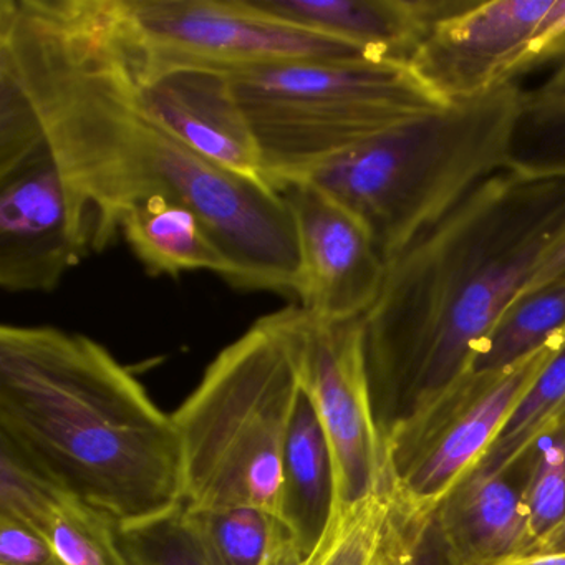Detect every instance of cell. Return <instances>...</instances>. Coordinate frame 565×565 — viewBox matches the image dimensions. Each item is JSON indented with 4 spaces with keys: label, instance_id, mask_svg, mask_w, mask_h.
<instances>
[{
    "label": "cell",
    "instance_id": "6da1fadb",
    "mask_svg": "<svg viewBox=\"0 0 565 565\" xmlns=\"http://www.w3.org/2000/svg\"><path fill=\"white\" fill-rule=\"evenodd\" d=\"M0 72L38 115L90 250L150 198L190 207L231 287L300 292L296 224L279 191L200 157L138 104L118 0H0Z\"/></svg>",
    "mask_w": 565,
    "mask_h": 565
},
{
    "label": "cell",
    "instance_id": "7a4b0ae2",
    "mask_svg": "<svg viewBox=\"0 0 565 565\" xmlns=\"http://www.w3.org/2000/svg\"><path fill=\"white\" fill-rule=\"evenodd\" d=\"M565 234V178L502 171L386 260L362 317L376 416L423 405L471 373L502 313ZM379 419V418H376Z\"/></svg>",
    "mask_w": 565,
    "mask_h": 565
},
{
    "label": "cell",
    "instance_id": "3957f363",
    "mask_svg": "<svg viewBox=\"0 0 565 565\" xmlns=\"http://www.w3.org/2000/svg\"><path fill=\"white\" fill-rule=\"evenodd\" d=\"M0 455L121 527L183 504L173 418L130 370L81 333L0 327Z\"/></svg>",
    "mask_w": 565,
    "mask_h": 565
},
{
    "label": "cell",
    "instance_id": "277c9868",
    "mask_svg": "<svg viewBox=\"0 0 565 565\" xmlns=\"http://www.w3.org/2000/svg\"><path fill=\"white\" fill-rule=\"evenodd\" d=\"M518 84L396 125L306 180L365 226L390 260L508 168Z\"/></svg>",
    "mask_w": 565,
    "mask_h": 565
},
{
    "label": "cell",
    "instance_id": "5b68a950",
    "mask_svg": "<svg viewBox=\"0 0 565 565\" xmlns=\"http://www.w3.org/2000/svg\"><path fill=\"white\" fill-rule=\"evenodd\" d=\"M299 393L286 347L266 320L221 350L171 415L184 508H253L280 519L284 449Z\"/></svg>",
    "mask_w": 565,
    "mask_h": 565
},
{
    "label": "cell",
    "instance_id": "8992f818",
    "mask_svg": "<svg viewBox=\"0 0 565 565\" xmlns=\"http://www.w3.org/2000/svg\"><path fill=\"white\" fill-rule=\"evenodd\" d=\"M227 75L256 140L264 180L276 191L448 105L402 62H289Z\"/></svg>",
    "mask_w": 565,
    "mask_h": 565
},
{
    "label": "cell",
    "instance_id": "52a82bcc",
    "mask_svg": "<svg viewBox=\"0 0 565 565\" xmlns=\"http://www.w3.org/2000/svg\"><path fill=\"white\" fill-rule=\"evenodd\" d=\"M565 339L501 372H471L436 398L383 428L390 491L436 512L448 492L484 458L505 423Z\"/></svg>",
    "mask_w": 565,
    "mask_h": 565
},
{
    "label": "cell",
    "instance_id": "ba28073f",
    "mask_svg": "<svg viewBox=\"0 0 565 565\" xmlns=\"http://www.w3.org/2000/svg\"><path fill=\"white\" fill-rule=\"evenodd\" d=\"M141 74L171 67L236 72L289 62L380 61L365 49L259 14L246 0H120Z\"/></svg>",
    "mask_w": 565,
    "mask_h": 565
},
{
    "label": "cell",
    "instance_id": "9c48e42d",
    "mask_svg": "<svg viewBox=\"0 0 565 565\" xmlns=\"http://www.w3.org/2000/svg\"><path fill=\"white\" fill-rule=\"evenodd\" d=\"M263 319L286 347L300 388L322 423L335 475V508L385 491L388 452L373 406L362 319L330 322L302 307Z\"/></svg>",
    "mask_w": 565,
    "mask_h": 565
},
{
    "label": "cell",
    "instance_id": "30bf717a",
    "mask_svg": "<svg viewBox=\"0 0 565 565\" xmlns=\"http://www.w3.org/2000/svg\"><path fill=\"white\" fill-rule=\"evenodd\" d=\"M552 0L455 2L429 25L409 67L446 104L471 100L535 71L539 29Z\"/></svg>",
    "mask_w": 565,
    "mask_h": 565
},
{
    "label": "cell",
    "instance_id": "8fae6325",
    "mask_svg": "<svg viewBox=\"0 0 565 565\" xmlns=\"http://www.w3.org/2000/svg\"><path fill=\"white\" fill-rule=\"evenodd\" d=\"M88 253L49 147L0 174V287L52 292Z\"/></svg>",
    "mask_w": 565,
    "mask_h": 565
},
{
    "label": "cell",
    "instance_id": "7c38bea8",
    "mask_svg": "<svg viewBox=\"0 0 565 565\" xmlns=\"http://www.w3.org/2000/svg\"><path fill=\"white\" fill-rule=\"evenodd\" d=\"M296 224L302 309L330 322L362 319L379 297L386 260L352 213L309 181L277 188Z\"/></svg>",
    "mask_w": 565,
    "mask_h": 565
},
{
    "label": "cell",
    "instance_id": "4fadbf2b",
    "mask_svg": "<svg viewBox=\"0 0 565 565\" xmlns=\"http://www.w3.org/2000/svg\"><path fill=\"white\" fill-rule=\"evenodd\" d=\"M128 61L138 104L151 120L211 163L267 184L256 140L226 72L171 67L141 74L130 54Z\"/></svg>",
    "mask_w": 565,
    "mask_h": 565
},
{
    "label": "cell",
    "instance_id": "5bb4252c",
    "mask_svg": "<svg viewBox=\"0 0 565 565\" xmlns=\"http://www.w3.org/2000/svg\"><path fill=\"white\" fill-rule=\"evenodd\" d=\"M449 565H501L534 554L537 535L521 494L504 475L476 466L436 509Z\"/></svg>",
    "mask_w": 565,
    "mask_h": 565
},
{
    "label": "cell",
    "instance_id": "9a60e30c",
    "mask_svg": "<svg viewBox=\"0 0 565 565\" xmlns=\"http://www.w3.org/2000/svg\"><path fill=\"white\" fill-rule=\"evenodd\" d=\"M259 14L340 39L380 61L409 64L433 22L452 0H246Z\"/></svg>",
    "mask_w": 565,
    "mask_h": 565
},
{
    "label": "cell",
    "instance_id": "2e32d148",
    "mask_svg": "<svg viewBox=\"0 0 565 565\" xmlns=\"http://www.w3.org/2000/svg\"><path fill=\"white\" fill-rule=\"evenodd\" d=\"M0 514L31 525L65 565H130L117 519L0 455Z\"/></svg>",
    "mask_w": 565,
    "mask_h": 565
},
{
    "label": "cell",
    "instance_id": "e0dca14e",
    "mask_svg": "<svg viewBox=\"0 0 565 565\" xmlns=\"http://www.w3.org/2000/svg\"><path fill=\"white\" fill-rule=\"evenodd\" d=\"M335 508V475L329 441L316 408L300 388L284 449L280 521L307 558L319 544Z\"/></svg>",
    "mask_w": 565,
    "mask_h": 565
},
{
    "label": "cell",
    "instance_id": "ac0fdd59",
    "mask_svg": "<svg viewBox=\"0 0 565 565\" xmlns=\"http://www.w3.org/2000/svg\"><path fill=\"white\" fill-rule=\"evenodd\" d=\"M121 233L150 276H180L207 270L230 280L226 257L200 217L178 201L150 198L121 221Z\"/></svg>",
    "mask_w": 565,
    "mask_h": 565
},
{
    "label": "cell",
    "instance_id": "d6986e66",
    "mask_svg": "<svg viewBox=\"0 0 565 565\" xmlns=\"http://www.w3.org/2000/svg\"><path fill=\"white\" fill-rule=\"evenodd\" d=\"M562 339H565V280L515 299L482 343L471 372H501Z\"/></svg>",
    "mask_w": 565,
    "mask_h": 565
},
{
    "label": "cell",
    "instance_id": "ffe728a7",
    "mask_svg": "<svg viewBox=\"0 0 565 565\" xmlns=\"http://www.w3.org/2000/svg\"><path fill=\"white\" fill-rule=\"evenodd\" d=\"M565 426V342L525 393L479 468L508 475L539 443Z\"/></svg>",
    "mask_w": 565,
    "mask_h": 565
},
{
    "label": "cell",
    "instance_id": "44dd1931",
    "mask_svg": "<svg viewBox=\"0 0 565 565\" xmlns=\"http://www.w3.org/2000/svg\"><path fill=\"white\" fill-rule=\"evenodd\" d=\"M505 171L531 180L565 178V94L524 92Z\"/></svg>",
    "mask_w": 565,
    "mask_h": 565
},
{
    "label": "cell",
    "instance_id": "7402d4cb",
    "mask_svg": "<svg viewBox=\"0 0 565 565\" xmlns=\"http://www.w3.org/2000/svg\"><path fill=\"white\" fill-rule=\"evenodd\" d=\"M184 514L210 565H264L280 524L276 515L253 508H184Z\"/></svg>",
    "mask_w": 565,
    "mask_h": 565
},
{
    "label": "cell",
    "instance_id": "603a6c76",
    "mask_svg": "<svg viewBox=\"0 0 565 565\" xmlns=\"http://www.w3.org/2000/svg\"><path fill=\"white\" fill-rule=\"evenodd\" d=\"M388 489L335 508L306 565H370L388 514Z\"/></svg>",
    "mask_w": 565,
    "mask_h": 565
},
{
    "label": "cell",
    "instance_id": "cb8c5ba5",
    "mask_svg": "<svg viewBox=\"0 0 565 565\" xmlns=\"http://www.w3.org/2000/svg\"><path fill=\"white\" fill-rule=\"evenodd\" d=\"M390 508L370 565H449L436 531V512L423 511L388 491Z\"/></svg>",
    "mask_w": 565,
    "mask_h": 565
},
{
    "label": "cell",
    "instance_id": "d4e9b609",
    "mask_svg": "<svg viewBox=\"0 0 565 565\" xmlns=\"http://www.w3.org/2000/svg\"><path fill=\"white\" fill-rule=\"evenodd\" d=\"M120 541L130 565H210L188 524L183 504L168 514L121 527Z\"/></svg>",
    "mask_w": 565,
    "mask_h": 565
},
{
    "label": "cell",
    "instance_id": "484cf974",
    "mask_svg": "<svg viewBox=\"0 0 565 565\" xmlns=\"http://www.w3.org/2000/svg\"><path fill=\"white\" fill-rule=\"evenodd\" d=\"M521 498L539 541L565 514V426L539 443Z\"/></svg>",
    "mask_w": 565,
    "mask_h": 565
},
{
    "label": "cell",
    "instance_id": "4316f807",
    "mask_svg": "<svg viewBox=\"0 0 565 565\" xmlns=\"http://www.w3.org/2000/svg\"><path fill=\"white\" fill-rule=\"evenodd\" d=\"M45 147L44 131L24 92L0 72V174L14 170Z\"/></svg>",
    "mask_w": 565,
    "mask_h": 565
},
{
    "label": "cell",
    "instance_id": "83f0119b",
    "mask_svg": "<svg viewBox=\"0 0 565 565\" xmlns=\"http://www.w3.org/2000/svg\"><path fill=\"white\" fill-rule=\"evenodd\" d=\"M0 565H65L31 525L0 514Z\"/></svg>",
    "mask_w": 565,
    "mask_h": 565
},
{
    "label": "cell",
    "instance_id": "f1b7e54d",
    "mask_svg": "<svg viewBox=\"0 0 565 565\" xmlns=\"http://www.w3.org/2000/svg\"><path fill=\"white\" fill-rule=\"evenodd\" d=\"M562 280H565V234L562 236V239L552 247L551 253L545 256V259L542 260L537 273L534 274L531 282L527 284V287L522 290L519 297L535 292V290L551 286V284L562 282Z\"/></svg>",
    "mask_w": 565,
    "mask_h": 565
},
{
    "label": "cell",
    "instance_id": "f546056e",
    "mask_svg": "<svg viewBox=\"0 0 565 565\" xmlns=\"http://www.w3.org/2000/svg\"><path fill=\"white\" fill-rule=\"evenodd\" d=\"M307 555L303 554L300 545L297 544L296 537L289 531L286 524L280 521L277 527L276 537L270 545L269 554H267L264 565H306Z\"/></svg>",
    "mask_w": 565,
    "mask_h": 565
},
{
    "label": "cell",
    "instance_id": "4dcf8cb0",
    "mask_svg": "<svg viewBox=\"0 0 565 565\" xmlns=\"http://www.w3.org/2000/svg\"><path fill=\"white\" fill-rule=\"evenodd\" d=\"M565 552V514L537 541L534 554H557ZM532 554V555H534Z\"/></svg>",
    "mask_w": 565,
    "mask_h": 565
},
{
    "label": "cell",
    "instance_id": "1f68e13d",
    "mask_svg": "<svg viewBox=\"0 0 565 565\" xmlns=\"http://www.w3.org/2000/svg\"><path fill=\"white\" fill-rule=\"evenodd\" d=\"M501 565H565V552L527 555V557L515 558V561L504 562Z\"/></svg>",
    "mask_w": 565,
    "mask_h": 565
},
{
    "label": "cell",
    "instance_id": "d6a6232c",
    "mask_svg": "<svg viewBox=\"0 0 565 565\" xmlns=\"http://www.w3.org/2000/svg\"><path fill=\"white\" fill-rule=\"evenodd\" d=\"M537 90L544 92V94H565V57L558 62L557 68H555L551 78L544 85H541Z\"/></svg>",
    "mask_w": 565,
    "mask_h": 565
}]
</instances>
